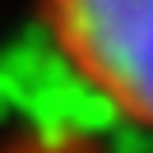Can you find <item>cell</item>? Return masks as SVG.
Here are the masks:
<instances>
[{
    "label": "cell",
    "instance_id": "cell-1",
    "mask_svg": "<svg viewBox=\"0 0 153 153\" xmlns=\"http://www.w3.org/2000/svg\"><path fill=\"white\" fill-rule=\"evenodd\" d=\"M37 14L79 84L153 130V0H37Z\"/></svg>",
    "mask_w": 153,
    "mask_h": 153
}]
</instances>
